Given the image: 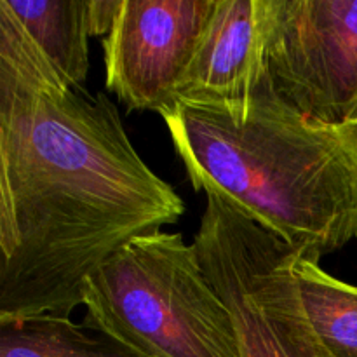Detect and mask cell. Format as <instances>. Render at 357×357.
Instances as JSON below:
<instances>
[{
  "label": "cell",
  "instance_id": "30bf717a",
  "mask_svg": "<svg viewBox=\"0 0 357 357\" xmlns=\"http://www.w3.org/2000/svg\"><path fill=\"white\" fill-rule=\"evenodd\" d=\"M293 275L310 326L324 347L335 357H357V286L333 278L300 251Z\"/></svg>",
  "mask_w": 357,
  "mask_h": 357
},
{
  "label": "cell",
  "instance_id": "8fae6325",
  "mask_svg": "<svg viewBox=\"0 0 357 357\" xmlns=\"http://www.w3.org/2000/svg\"><path fill=\"white\" fill-rule=\"evenodd\" d=\"M122 0H89L91 35H108L121 9Z\"/></svg>",
  "mask_w": 357,
  "mask_h": 357
},
{
  "label": "cell",
  "instance_id": "7a4b0ae2",
  "mask_svg": "<svg viewBox=\"0 0 357 357\" xmlns=\"http://www.w3.org/2000/svg\"><path fill=\"white\" fill-rule=\"evenodd\" d=\"M160 117L195 190L317 261L357 237V124L298 114L264 75L243 103L178 101Z\"/></svg>",
  "mask_w": 357,
  "mask_h": 357
},
{
  "label": "cell",
  "instance_id": "277c9868",
  "mask_svg": "<svg viewBox=\"0 0 357 357\" xmlns=\"http://www.w3.org/2000/svg\"><path fill=\"white\" fill-rule=\"evenodd\" d=\"M230 309L243 357H335L303 310L293 261L298 250L215 192L192 243ZM302 253V251H300Z\"/></svg>",
  "mask_w": 357,
  "mask_h": 357
},
{
  "label": "cell",
  "instance_id": "6da1fadb",
  "mask_svg": "<svg viewBox=\"0 0 357 357\" xmlns=\"http://www.w3.org/2000/svg\"><path fill=\"white\" fill-rule=\"evenodd\" d=\"M183 215L117 107L63 79L0 0V317H70L94 271Z\"/></svg>",
  "mask_w": 357,
  "mask_h": 357
},
{
  "label": "cell",
  "instance_id": "52a82bcc",
  "mask_svg": "<svg viewBox=\"0 0 357 357\" xmlns=\"http://www.w3.org/2000/svg\"><path fill=\"white\" fill-rule=\"evenodd\" d=\"M260 82L261 0H218L181 80L176 103H243L253 96Z\"/></svg>",
  "mask_w": 357,
  "mask_h": 357
},
{
  "label": "cell",
  "instance_id": "3957f363",
  "mask_svg": "<svg viewBox=\"0 0 357 357\" xmlns=\"http://www.w3.org/2000/svg\"><path fill=\"white\" fill-rule=\"evenodd\" d=\"M84 323L150 357H243L234 317L180 232L136 237L82 286Z\"/></svg>",
  "mask_w": 357,
  "mask_h": 357
},
{
  "label": "cell",
  "instance_id": "9c48e42d",
  "mask_svg": "<svg viewBox=\"0 0 357 357\" xmlns=\"http://www.w3.org/2000/svg\"><path fill=\"white\" fill-rule=\"evenodd\" d=\"M45 58L70 84L89 70V0H3Z\"/></svg>",
  "mask_w": 357,
  "mask_h": 357
},
{
  "label": "cell",
  "instance_id": "ba28073f",
  "mask_svg": "<svg viewBox=\"0 0 357 357\" xmlns=\"http://www.w3.org/2000/svg\"><path fill=\"white\" fill-rule=\"evenodd\" d=\"M0 357L150 356L86 323L77 324L56 314H38L0 317Z\"/></svg>",
  "mask_w": 357,
  "mask_h": 357
},
{
  "label": "cell",
  "instance_id": "5b68a950",
  "mask_svg": "<svg viewBox=\"0 0 357 357\" xmlns=\"http://www.w3.org/2000/svg\"><path fill=\"white\" fill-rule=\"evenodd\" d=\"M261 75L298 114L357 124V0H261Z\"/></svg>",
  "mask_w": 357,
  "mask_h": 357
},
{
  "label": "cell",
  "instance_id": "8992f818",
  "mask_svg": "<svg viewBox=\"0 0 357 357\" xmlns=\"http://www.w3.org/2000/svg\"><path fill=\"white\" fill-rule=\"evenodd\" d=\"M218 0H122L103 40L105 84L128 110L162 114L204 38Z\"/></svg>",
  "mask_w": 357,
  "mask_h": 357
}]
</instances>
